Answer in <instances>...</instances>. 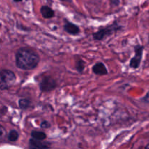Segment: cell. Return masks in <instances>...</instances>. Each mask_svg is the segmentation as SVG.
Instances as JSON below:
<instances>
[{
  "label": "cell",
  "mask_w": 149,
  "mask_h": 149,
  "mask_svg": "<svg viewBox=\"0 0 149 149\" xmlns=\"http://www.w3.org/2000/svg\"><path fill=\"white\" fill-rule=\"evenodd\" d=\"M19 138V132L15 130H11L7 135V139L10 142H15Z\"/></svg>",
  "instance_id": "obj_11"
},
{
  "label": "cell",
  "mask_w": 149,
  "mask_h": 149,
  "mask_svg": "<svg viewBox=\"0 0 149 149\" xmlns=\"http://www.w3.org/2000/svg\"><path fill=\"white\" fill-rule=\"evenodd\" d=\"M84 68H85V63L82 60H79L76 63V69L77 70L79 73H82L84 71Z\"/></svg>",
  "instance_id": "obj_13"
},
{
  "label": "cell",
  "mask_w": 149,
  "mask_h": 149,
  "mask_svg": "<svg viewBox=\"0 0 149 149\" xmlns=\"http://www.w3.org/2000/svg\"><path fill=\"white\" fill-rule=\"evenodd\" d=\"M93 72L96 75L104 76L108 74V70L106 65L103 63L98 62L93 65Z\"/></svg>",
  "instance_id": "obj_8"
},
{
  "label": "cell",
  "mask_w": 149,
  "mask_h": 149,
  "mask_svg": "<svg viewBox=\"0 0 149 149\" xmlns=\"http://www.w3.org/2000/svg\"><path fill=\"white\" fill-rule=\"evenodd\" d=\"M146 149H149V143L148 144V145L146 146Z\"/></svg>",
  "instance_id": "obj_20"
},
{
  "label": "cell",
  "mask_w": 149,
  "mask_h": 149,
  "mask_svg": "<svg viewBox=\"0 0 149 149\" xmlns=\"http://www.w3.org/2000/svg\"><path fill=\"white\" fill-rule=\"evenodd\" d=\"M121 29H122V26H119L117 23H115L111 25V26L103 28V29L99 30L98 31L94 33L93 34V36L95 40L101 41L107 38L108 36L112 35L113 33H116V31H119Z\"/></svg>",
  "instance_id": "obj_3"
},
{
  "label": "cell",
  "mask_w": 149,
  "mask_h": 149,
  "mask_svg": "<svg viewBox=\"0 0 149 149\" xmlns=\"http://www.w3.org/2000/svg\"><path fill=\"white\" fill-rule=\"evenodd\" d=\"M39 61L40 58L37 52L31 48H20L15 54L16 66L25 71L34 69Z\"/></svg>",
  "instance_id": "obj_1"
},
{
  "label": "cell",
  "mask_w": 149,
  "mask_h": 149,
  "mask_svg": "<svg viewBox=\"0 0 149 149\" xmlns=\"http://www.w3.org/2000/svg\"><path fill=\"white\" fill-rule=\"evenodd\" d=\"M15 1V2H19V1H23V0H14Z\"/></svg>",
  "instance_id": "obj_19"
},
{
  "label": "cell",
  "mask_w": 149,
  "mask_h": 149,
  "mask_svg": "<svg viewBox=\"0 0 149 149\" xmlns=\"http://www.w3.org/2000/svg\"><path fill=\"white\" fill-rule=\"evenodd\" d=\"M40 127L42 129H48V128L50 127L51 125L49 122H47V121H43V122L41 123Z\"/></svg>",
  "instance_id": "obj_15"
},
{
  "label": "cell",
  "mask_w": 149,
  "mask_h": 149,
  "mask_svg": "<svg viewBox=\"0 0 149 149\" xmlns=\"http://www.w3.org/2000/svg\"><path fill=\"white\" fill-rule=\"evenodd\" d=\"M7 135V134L6 129L2 126V125H0V142H1V141H3L5 139Z\"/></svg>",
  "instance_id": "obj_14"
},
{
  "label": "cell",
  "mask_w": 149,
  "mask_h": 149,
  "mask_svg": "<svg viewBox=\"0 0 149 149\" xmlns=\"http://www.w3.org/2000/svg\"><path fill=\"white\" fill-rule=\"evenodd\" d=\"M16 81V76L13 71L9 69L0 71V90L10 89Z\"/></svg>",
  "instance_id": "obj_2"
},
{
  "label": "cell",
  "mask_w": 149,
  "mask_h": 149,
  "mask_svg": "<svg viewBox=\"0 0 149 149\" xmlns=\"http://www.w3.org/2000/svg\"><path fill=\"white\" fill-rule=\"evenodd\" d=\"M143 100L144 102H146V103H149V91L148 92V93L146 95L145 97H143Z\"/></svg>",
  "instance_id": "obj_16"
},
{
  "label": "cell",
  "mask_w": 149,
  "mask_h": 149,
  "mask_svg": "<svg viewBox=\"0 0 149 149\" xmlns=\"http://www.w3.org/2000/svg\"><path fill=\"white\" fill-rule=\"evenodd\" d=\"M40 13L42 14V17L46 19H49L52 18L55 16V12L52 10V8H50L48 6H42L40 8Z\"/></svg>",
  "instance_id": "obj_9"
},
{
  "label": "cell",
  "mask_w": 149,
  "mask_h": 149,
  "mask_svg": "<svg viewBox=\"0 0 149 149\" xmlns=\"http://www.w3.org/2000/svg\"><path fill=\"white\" fill-rule=\"evenodd\" d=\"M61 1H66V2H71V1H72V0H61Z\"/></svg>",
  "instance_id": "obj_18"
},
{
  "label": "cell",
  "mask_w": 149,
  "mask_h": 149,
  "mask_svg": "<svg viewBox=\"0 0 149 149\" xmlns=\"http://www.w3.org/2000/svg\"><path fill=\"white\" fill-rule=\"evenodd\" d=\"M143 49L144 47L141 45H137L135 47V56L130 60V66L132 68L136 69L140 66L143 58Z\"/></svg>",
  "instance_id": "obj_5"
},
{
  "label": "cell",
  "mask_w": 149,
  "mask_h": 149,
  "mask_svg": "<svg viewBox=\"0 0 149 149\" xmlns=\"http://www.w3.org/2000/svg\"><path fill=\"white\" fill-rule=\"evenodd\" d=\"M110 1L111 4H113V5H119L120 0H110Z\"/></svg>",
  "instance_id": "obj_17"
},
{
  "label": "cell",
  "mask_w": 149,
  "mask_h": 149,
  "mask_svg": "<svg viewBox=\"0 0 149 149\" xmlns=\"http://www.w3.org/2000/svg\"><path fill=\"white\" fill-rule=\"evenodd\" d=\"M18 105L20 109H22V110H26L31 106V101L29 99L21 98L19 100Z\"/></svg>",
  "instance_id": "obj_12"
},
{
  "label": "cell",
  "mask_w": 149,
  "mask_h": 149,
  "mask_svg": "<svg viewBox=\"0 0 149 149\" xmlns=\"http://www.w3.org/2000/svg\"><path fill=\"white\" fill-rule=\"evenodd\" d=\"M63 29L66 33L74 36L78 35L80 33V29L78 26L68 21H65L63 26Z\"/></svg>",
  "instance_id": "obj_6"
},
{
  "label": "cell",
  "mask_w": 149,
  "mask_h": 149,
  "mask_svg": "<svg viewBox=\"0 0 149 149\" xmlns=\"http://www.w3.org/2000/svg\"><path fill=\"white\" fill-rule=\"evenodd\" d=\"M42 141H39L31 138L29 140V148H49L51 144L49 143H44Z\"/></svg>",
  "instance_id": "obj_7"
},
{
  "label": "cell",
  "mask_w": 149,
  "mask_h": 149,
  "mask_svg": "<svg viewBox=\"0 0 149 149\" xmlns=\"http://www.w3.org/2000/svg\"><path fill=\"white\" fill-rule=\"evenodd\" d=\"M56 81L52 78L51 77H45L42 79V81L39 83V89L42 92L45 93V92H51L55 90L57 87Z\"/></svg>",
  "instance_id": "obj_4"
},
{
  "label": "cell",
  "mask_w": 149,
  "mask_h": 149,
  "mask_svg": "<svg viewBox=\"0 0 149 149\" xmlns=\"http://www.w3.org/2000/svg\"><path fill=\"white\" fill-rule=\"evenodd\" d=\"M31 138L36 140H39V141H44L47 138V135L45 132L37 130L32 131L31 132Z\"/></svg>",
  "instance_id": "obj_10"
}]
</instances>
